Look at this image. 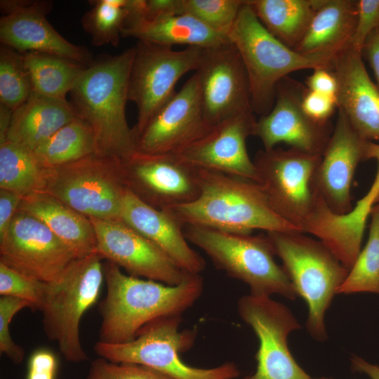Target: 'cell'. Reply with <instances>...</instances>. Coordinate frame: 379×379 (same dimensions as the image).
I'll list each match as a JSON object with an SVG mask.
<instances>
[{
  "instance_id": "f546056e",
  "label": "cell",
  "mask_w": 379,
  "mask_h": 379,
  "mask_svg": "<svg viewBox=\"0 0 379 379\" xmlns=\"http://www.w3.org/2000/svg\"><path fill=\"white\" fill-rule=\"evenodd\" d=\"M48 171L33 151L9 141L0 145V189L22 197L43 192Z\"/></svg>"
},
{
  "instance_id": "c3c4849f",
  "label": "cell",
  "mask_w": 379,
  "mask_h": 379,
  "mask_svg": "<svg viewBox=\"0 0 379 379\" xmlns=\"http://www.w3.org/2000/svg\"><path fill=\"white\" fill-rule=\"evenodd\" d=\"M377 203H379V191L377 194V196L375 197V201H374V204H377Z\"/></svg>"
},
{
  "instance_id": "cb8c5ba5",
  "label": "cell",
  "mask_w": 379,
  "mask_h": 379,
  "mask_svg": "<svg viewBox=\"0 0 379 379\" xmlns=\"http://www.w3.org/2000/svg\"><path fill=\"white\" fill-rule=\"evenodd\" d=\"M18 211L41 221L77 258L96 251L97 239L89 218L46 192L23 197Z\"/></svg>"
},
{
  "instance_id": "8d00e7d4",
  "label": "cell",
  "mask_w": 379,
  "mask_h": 379,
  "mask_svg": "<svg viewBox=\"0 0 379 379\" xmlns=\"http://www.w3.org/2000/svg\"><path fill=\"white\" fill-rule=\"evenodd\" d=\"M86 379H172L145 365L116 363L99 357L91 364Z\"/></svg>"
},
{
  "instance_id": "ac0fdd59",
  "label": "cell",
  "mask_w": 379,
  "mask_h": 379,
  "mask_svg": "<svg viewBox=\"0 0 379 379\" xmlns=\"http://www.w3.org/2000/svg\"><path fill=\"white\" fill-rule=\"evenodd\" d=\"M307 89L288 77L279 83L274 107L256 123L255 135L264 149L285 142L292 148L322 156L333 130L328 122L315 121L303 111L302 99Z\"/></svg>"
},
{
  "instance_id": "4316f807",
  "label": "cell",
  "mask_w": 379,
  "mask_h": 379,
  "mask_svg": "<svg viewBox=\"0 0 379 379\" xmlns=\"http://www.w3.org/2000/svg\"><path fill=\"white\" fill-rule=\"evenodd\" d=\"M357 16V1L326 0L294 50L304 54L343 50L350 44Z\"/></svg>"
},
{
  "instance_id": "d4e9b609",
  "label": "cell",
  "mask_w": 379,
  "mask_h": 379,
  "mask_svg": "<svg viewBox=\"0 0 379 379\" xmlns=\"http://www.w3.org/2000/svg\"><path fill=\"white\" fill-rule=\"evenodd\" d=\"M77 117L73 105L67 100L32 91L29 98L13 111L6 141L34 151Z\"/></svg>"
},
{
  "instance_id": "9c48e42d",
  "label": "cell",
  "mask_w": 379,
  "mask_h": 379,
  "mask_svg": "<svg viewBox=\"0 0 379 379\" xmlns=\"http://www.w3.org/2000/svg\"><path fill=\"white\" fill-rule=\"evenodd\" d=\"M103 260L96 251L77 258L58 282L49 284L40 310L43 328L67 361L81 363L89 359L81 343L79 326L84 314L100 295Z\"/></svg>"
},
{
  "instance_id": "74e56055",
  "label": "cell",
  "mask_w": 379,
  "mask_h": 379,
  "mask_svg": "<svg viewBox=\"0 0 379 379\" xmlns=\"http://www.w3.org/2000/svg\"><path fill=\"white\" fill-rule=\"evenodd\" d=\"M25 308L32 310L30 303L25 300L10 296L0 297V352L16 365L22 361L25 350L12 339L9 327L13 317Z\"/></svg>"
},
{
  "instance_id": "8fae6325",
  "label": "cell",
  "mask_w": 379,
  "mask_h": 379,
  "mask_svg": "<svg viewBox=\"0 0 379 379\" xmlns=\"http://www.w3.org/2000/svg\"><path fill=\"white\" fill-rule=\"evenodd\" d=\"M128 82V100L137 107V121L132 128L135 142L157 110L175 93L180 79L199 67L202 48L172 47L138 41Z\"/></svg>"
},
{
  "instance_id": "ba28073f",
  "label": "cell",
  "mask_w": 379,
  "mask_h": 379,
  "mask_svg": "<svg viewBox=\"0 0 379 379\" xmlns=\"http://www.w3.org/2000/svg\"><path fill=\"white\" fill-rule=\"evenodd\" d=\"M180 315L161 317L144 326L131 341L109 344L98 341L93 350L99 357L120 363L147 366L172 379H234L240 371L232 362L211 368L185 364L180 357L195 338L194 331H179Z\"/></svg>"
},
{
  "instance_id": "bcb514c9",
  "label": "cell",
  "mask_w": 379,
  "mask_h": 379,
  "mask_svg": "<svg viewBox=\"0 0 379 379\" xmlns=\"http://www.w3.org/2000/svg\"><path fill=\"white\" fill-rule=\"evenodd\" d=\"M351 362L352 368L354 371L364 373L370 379H379V366L370 364L357 356L352 357Z\"/></svg>"
},
{
  "instance_id": "ee69618b",
  "label": "cell",
  "mask_w": 379,
  "mask_h": 379,
  "mask_svg": "<svg viewBox=\"0 0 379 379\" xmlns=\"http://www.w3.org/2000/svg\"><path fill=\"white\" fill-rule=\"evenodd\" d=\"M379 84V28L367 39L364 50Z\"/></svg>"
},
{
  "instance_id": "f907efd6",
  "label": "cell",
  "mask_w": 379,
  "mask_h": 379,
  "mask_svg": "<svg viewBox=\"0 0 379 379\" xmlns=\"http://www.w3.org/2000/svg\"><path fill=\"white\" fill-rule=\"evenodd\" d=\"M378 28H379V27H378Z\"/></svg>"
},
{
  "instance_id": "52a82bcc",
  "label": "cell",
  "mask_w": 379,
  "mask_h": 379,
  "mask_svg": "<svg viewBox=\"0 0 379 379\" xmlns=\"http://www.w3.org/2000/svg\"><path fill=\"white\" fill-rule=\"evenodd\" d=\"M188 241L203 250L216 267L242 281L250 295L278 294L294 300L298 295L284 271L274 259L267 235L233 233L194 225L184 227Z\"/></svg>"
},
{
  "instance_id": "8992f818",
  "label": "cell",
  "mask_w": 379,
  "mask_h": 379,
  "mask_svg": "<svg viewBox=\"0 0 379 379\" xmlns=\"http://www.w3.org/2000/svg\"><path fill=\"white\" fill-rule=\"evenodd\" d=\"M266 235L298 296L307 303L308 333L316 340L325 341V313L349 270L321 241L304 233L267 232Z\"/></svg>"
},
{
  "instance_id": "7c38bea8",
  "label": "cell",
  "mask_w": 379,
  "mask_h": 379,
  "mask_svg": "<svg viewBox=\"0 0 379 379\" xmlns=\"http://www.w3.org/2000/svg\"><path fill=\"white\" fill-rule=\"evenodd\" d=\"M237 309L259 340L256 370L242 379H311L288 349L289 333L301 326L286 306L270 297L248 295L240 298Z\"/></svg>"
},
{
  "instance_id": "ffe728a7",
  "label": "cell",
  "mask_w": 379,
  "mask_h": 379,
  "mask_svg": "<svg viewBox=\"0 0 379 379\" xmlns=\"http://www.w3.org/2000/svg\"><path fill=\"white\" fill-rule=\"evenodd\" d=\"M208 128L204 119L198 77L194 73L148 121L135 138L136 152L174 153Z\"/></svg>"
},
{
  "instance_id": "f1b7e54d",
  "label": "cell",
  "mask_w": 379,
  "mask_h": 379,
  "mask_svg": "<svg viewBox=\"0 0 379 379\" xmlns=\"http://www.w3.org/2000/svg\"><path fill=\"white\" fill-rule=\"evenodd\" d=\"M33 91L66 100L87 66L59 55L29 51L23 53Z\"/></svg>"
},
{
  "instance_id": "30bf717a",
  "label": "cell",
  "mask_w": 379,
  "mask_h": 379,
  "mask_svg": "<svg viewBox=\"0 0 379 379\" xmlns=\"http://www.w3.org/2000/svg\"><path fill=\"white\" fill-rule=\"evenodd\" d=\"M127 190L121 161L94 153L48 168L43 192L89 218L117 220Z\"/></svg>"
},
{
  "instance_id": "7402d4cb",
  "label": "cell",
  "mask_w": 379,
  "mask_h": 379,
  "mask_svg": "<svg viewBox=\"0 0 379 379\" xmlns=\"http://www.w3.org/2000/svg\"><path fill=\"white\" fill-rule=\"evenodd\" d=\"M331 70L338 81V109L362 138L379 143V88L371 80L361 53L347 46L336 54Z\"/></svg>"
},
{
  "instance_id": "7bdbcfd3",
  "label": "cell",
  "mask_w": 379,
  "mask_h": 379,
  "mask_svg": "<svg viewBox=\"0 0 379 379\" xmlns=\"http://www.w3.org/2000/svg\"><path fill=\"white\" fill-rule=\"evenodd\" d=\"M22 199L15 192L0 189V236L7 230Z\"/></svg>"
},
{
  "instance_id": "7a4b0ae2",
  "label": "cell",
  "mask_w": 379,
  "mask_h": 379,
  "mask_svg": "<svg viewBox=\"0 0 379 379\" xmlns=\"http://www.w3.org/2000/svg\"><path fill=\"white\" fill-rule=\"evenodd\" d=\"M135 46L116 55H103L87 66L70 92L77 115L91 126L95 153L120 161L135 152L126 107Z\"/></svg>"
},
{
  "instance_id": "83f0119b",
  "label": "cell",
  "mask_w": 379,
  "mask_h": 379,
  "mask_svg": "<svg viewBox=\"0 0 379 379\" xmlns=\"http://www.w3.org/2000/svg\"><path fill=\"white\" fill-rule=\"evenodd\" d=\"M262 25L294 49L326 0H247Z\"/></svg>"
},
{
  "instance_id": "d6986e66",
  "label": "cell",
  "mask_w": 379,
  "mask_h": 379,
  "mask_svg": "<svg viewBox=\"0 0 379 379\" xmlns=\"http://www.w3.org/2000/svg\"><path fill=\"white\" fill-rule=\"evenodd\" d=\"M52 6L49 1L1 0V45L22 53H49L88 66L94 60L91 53L67 41L47 20L46 15Z\"/></svg>"
},
{
  "instance_id": "4fadbf2b",
  "label": "cell",
  "mask_w": 379,
  "mask_h": 379,
  "mask_svg": "<svg viewBox=\"0 0 379 379\" xmlns=\"http://www.w3.org/2000/svg\"><path fill=\"white\" fill-rule=\"evenodd\" d=\"M76 259L41 221L20 211L0 236V262L44 283L58 282Z\"/></svg>"
},
{
  "instance_id": "f35d334b",
  "label": "cell",
  "mask_w": 379,
  "mask_h": 379,
  "mask_svg": "<svg viewBox=\"0 0 379 379\" xmlns=\"http://www.w3.org/2000/svg\"><path fill=\"white\" fill-rule=\"evenodd\" d=\"M356 26L350 47L362 53L366 41L379 27V0L357 1Z\"/></svg>"
},
{
  "instance_id": "3957f363",
  "label": "cell",
  "mask_w": 379,
  "mask_h": 379,
  "mask_svg": "<svg viewBox=\"0 0 379 379\" xmlns=\"http://www.w3.org/2000/svg\"><path fill=\"white\" fill-rule=\"evenodd\" d=\"M197 199L164 209L183 227L201 226L241 234H251L254 230L301 232L272 209L258 182L207 170L197 168Z\"/></svg>"
},
{
  "instance_id": "836d02e7",
  "label": "cell",
  "mask_w": 379,
  "mask_h": 379,
  "mask_svg": "<svg viewBox=\"0 0 379 379\" xmlns=\"http://www.w3.org/2000/svg\"><path fill=\"white\" fill-rule=\"evenodd\" d=\"M29 72L23 53L1 45L0 48V103L12 111L32 93Z\"/></svg>"
},
{
  "instance_id": "5b68a950",
  "label": "cell",
  "mask_w": 379,
  "mask_h": 379,
  "mask_svg": "<svg viewBox=\"0 0 379 379\" xmlns=\"http://www.w3.org/2000/svg\"><path fill=\"white\" fill-rule=\"evenodd\" d=\"M321 159L292 147L259 150L253 159L258 184L272 209L301 232L317 237L331 211L314 181Z\"/></svg>"
},
{
  "instance_id": "5bb4252c",
  "label": "cell",
  "mask_w": 379,
  "mask_h": 379,
  "mask_svg": "<svg viewBox=\"0 0 379 379\" xmlns=\"http://www.w3.org/2000/svg\"><path fill=\"white\" fill-rule=\"evenodd\" d=\"M195 73L208 128L233 116L253 112L246 71L238 50L230 41L203 48Z\"/></svg>"
},
{
  "instance_id": "44dd1931",
  "label": "cell",
  "mask_w": 379,
  "mask_h": 379,
  "mask_svg": "<svg viewBox=\"0 0 379 379\" xmlns=\"http://www.w3.org/2000/svg\"><path fill=\"white\" fill-rule=\"evenodd\" d=\"M368 141L338 109L335 126L314 175L319 192L335 214L345 215L353 208L351 185L358 164L366 160Z\"/></svg>"
},
{
  "instance_id": "e0dca14e",
  "label": "cell",
  "mask_w": 379,
  "mask_h": 379,
  "mask_svg": "<svg viewBox=\"0 0 379 379\" xmlns=\"http://www.w3.org/2000/svg\"><path fill=\"white\" fill-rule=\"evenodd\" d=\"M90 220L96 234V252L128 275L175 286L189 273L121 219Z\"/></svg>"
},
{
  "instance_id": "6da1fadb",
  "label": "cell",
  "mask_w": 379,
  "mask_h": 379,
  "mask_svg": "<svg viewBox=\"0 0 379 379\" xmlns=\"http://www.w3.org/2000/svg\"><path fill=\"white\" fill-rule=\"evenodd\" d=\"M103 274L107 293L98 305V341L109 344L133 340L155 319L181 316L199 299L204 288L199 274L190 272L175 286L125 274L109 261L103 263Z\"/></svg>"
},
{
  "instance_id": "1f68e13d",
  "label": "cell",
  "mask_w": 379,
  "mask_h": 379,
  "mask_svg": "<svg viewBox=\"0 0 379 379\" xmlns=\"http://www.w3.org/2000/svg\"><path fill=\"white\" fill-rule=\"evenodd\" d=\"M368 238L336 293L379 294V203L373 206Z\"/></svg>"
},
{
  "instance_id": "ab89813d",
  "label": "cell",
  "mask_w": 379,
  "mask_h": 379,
  "mask_svg": "<svg viewBox=\"0 0 379 379\" xmlns=\"http://www.w3.org/2000/svg\"><path fill=\"white\" fill-rule=\"evenodd\" d=\"M302 107L305 113L315 121L328 122L337 107V100L331 96L307 89L302 99Z\"/></svg>"
},
{
  "instance_id": "9a60e30c",
  "label": "cell",
  "mask_w": 379,
  "mask_h": 379,
  "mask_svg": "<svg viewBox=\"0 0 379 379\" xmlns=\"http://www.w3.org/2000/svg\"><path fill=\"white\" fill-rule=\"evenodd\" d=\"M253 112L239 114L210 127L201 136L174 154L183 163L198 169L218 172L259 182L248 154L246 140L255 135Z\"/></svg>"
},
{
  "instance_id": "f6af8a7d",
  "label": "cell",
  "mask_w": 379,
  "mask_h": 379,
  "mask_svg": "<svg viewBox=\"0 0 379 379\" xmlns=\"http://www.w3.org/2000/svg\"><path fill=\"white\" fill-rule=\"evenodd\" d=\"M366 160L369 159H376L378 161V170L375 180L366 197L374 202L379 191V143L368 141L366 146Z\"/></svg>"
},
{
  "instance_id": "681fc988",
  "label": "cell",
  "mask_w": 379,
  "mask_h": 379,
  "mask_svg": "<svg viewBox=\"0 0 379 379\" xmlns=\"http://www.w3.org/2000/svg\"><path fill=\"white\" fill-rule=\"evenodd\" d=\"M311 379H312V378H311ZM316 379H332V378H316Z\"/></svg>"
},
{
  "instance_id": "603a6c76",
  "label": "cell",
  "mask_w": 379,
  "mask_h": 379,
  "mask_svg": "<svg viewBox=\"0 0 379 379\" xmlns=\"http://www.w3.org/2000/svg\"><path fill=\"white\" fill-rule=\"evenodd\" d=\"M121 219L182 270L193 274L204 270V260L189 246L183 226L167 211L147 204L128 189L121 204Z\"/></svg>"
},
{
  "instance_id": "277c9868",
  "label": "cell",
  "mask_w": 379,
  "mask_h": 379,
  "mask_svg": "<svg viewBox=\"0 0 379 379\" xmlns=\"http://www.w3.org/2000/svg\"><path fill=\"white\" fill-rule=\"evenodd\" d=\"M245 67L253 113L267 114L273 107L279 83L295 71L331 69L338 52H297L274 36L245 1L227 35Z\"/></svg>"
},
{
  "instance_id": "484cf974",
  "label": "cell",
  "mask_w": 379,
  "mask_h": 379,
  "mask_svg": "<svg viewBox=\"0 0 379 379\" xmlns=\"http://www.w3.org/2000/svg\"><path fill=\"white\" fill-rule=\"evenodd\" d=\"M121 36L169 47L187 45L206 48L230 41L227 36L195 18L177 13L161 15L148 21L134 22L122 30Z\"/></svg>"
},
{
  "instance_id": "7dc6e473",
  "label": "cell",
  "mask_w": 379,
  "mask_h": 379,
  "mask_svg": "<svg viewBox=\"0 0 379 379\" xmlns=\"http://www.w3.org/2000/svg\"><path fill=\"white\" fill-rule=\"evenodd\" d=\"M13 111L0 103V145L6 141Z\"/></svg>"
},
{
  "instance_id": "4dcf8cb0",
  "label": "cell",
  "mask_w": 379,
  "mask_h": 379,
  "mask_svg": "<svg viewBox=\"0 0 379 379\" xmlns=\"http://www.w3.org/2000/svg\"><path fill=\"white\" fill-rule=\"evenodd\" d=\"M95 142L89 124L79 116L68 122L33 152L45 168L69 164L95 153Z\"/></svg>"
},
{
  "instance_id": "d590c367",
  "label": "cell",
  "mask_w": 379,
  "mask_h": 379,
  "mask_svg": "<svg viewBox=\"0 0 379 379\" xmlns=\"http://www.w3.org/2000/svg\"><path fill=\"white\" fill-rule=\"evenodd\" d=\"M49 284L25 275L0 262V295L29 302L32 310H41Z\"/></svg>"
},
{
  "instance_id": "60d3db41",
  "label": "cell",
  "mask_w": 379,
  "mask_h": 379,
  "mask_svg": "<svg viewBox=\"0 0 379 379\" xmlns=\"http://www.w3.org/2000/svg\"><path fill=\"white\" fill-rule=\"evenodd\" d=\"M57 367L56 357L51 352L37 350L29 359L27 379H55Z\"/></svg>"
},
{
  "instance_id": "2e32d148",
  "label": "cell",
  "mask_w": 379,
  "mask_h": 379,
  "mask_svg": "<svg viewBox=\"0 0 379 379\" xmlns=\"http://www.w3.org/2000/svg\"><path fill=\"white\" fill-rule=\"evenodd\" d=\"M121 164L128 189L155 208L185 204L199 194L197 168L174 154L135 152Z\"/></svg>"
},
{
  "instance_id": "d6a6232c",
  "label": "cell",
  "mask_w": 379,
  "mask_h": 379,
  "mask_svg": "<svg viewBox=\"0 0 379 379\" xmlns=\"http://www.w3.org/2000/svg\"><path fill=\"white\" fill-rule=\"evenodd\" d=\"M89 2L91 7L83 15L81 24L84 29L90 34L92 44L117 46L129 14L128 0H93Z\"/></svg>"
},
{
  "instance_id": "b9f144b4",
  "label": "cell",
  "mask_w": 379,
  "mask_h": 379,
  "mask_svg": "<svg viewBox=\"0 0 379 379\" xmlns=\"http://www.w3.org/2000/svg\"><path fill=\"white\" fill-rule=\"evenodd\" d=\"M307 89L336 98L338 81L333 72L327 68H317L307 78Z\"/></svg>"
},
{
  "instance_id": "e575fe53",
  "label": "cell",
  "mask_w": 379,
  "mask_h": 379,
  "mask_svg": "<svg viewBox=\"0 0 379 379\" xmlns=\"http://www.w3.org/2000/svg\"><path fill=\"white\" fill-rule=\"evenodd\" d=\"M244 3V0H175L174 10L227 36Z\"/></svg>"
}]
</instances>
